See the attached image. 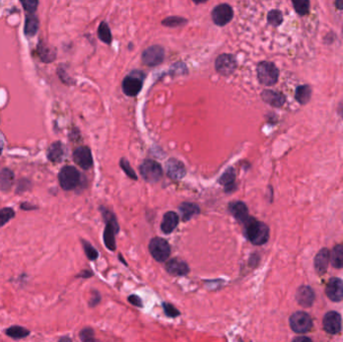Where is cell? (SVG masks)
Wrapping results in <instances>:
<instances>
[{
  "mask_svg": "<svg viewBox=\"0 0 343 342\" xmlns=\"http://www.w3.org/2000/svg\"><path fill=\"white\" fill-rule=\"evenodd\" d=\"M245 235L254 245H263L269 240V228L266 224L255 220L252 217L244 223Z\"/></svg>",
  "mask_w": 343,
  "mask_h": 342,
  "instance_id": "6da1fadb",
  "label": "cell"
},
{
  "mask_svg": "<svg viewBox=\"0 0 343 342\" xmlns=\"http://www.w3.org/2000/svg\"><path fill=\"white\" fill-rule=\"evenodd\" d=\"M257 76L259 82L262 85L271 87L277 83L279 72L274 64L269 62H262L257 67Z\"/></svg>",
  "mask_w": 343,
  "mask_h": 342,
  "instance_id": "7a4b0ae2",
  "label": "cell"
},
{
  "mask_svg": "<svg viewBox=\"0 0 343 342\" xmlns=\"http://www.w3.org/2000/svg\"><path fill=\"white\" fill-rule=\"evenodd\" d=\"M104 218L106 220V229L104 232V242L106 247L111 251L116 250L115 235L119 232V224L116 217L109 211L104 212Z\"/></svg>",
  "mask_w": 343,
  "mask_h": 342,
  "instance_id": "3957f363",
  "label": "cell"
},
{
  "mask_svg": "<svg viewBox=\"0 0 343 342\" xmlns=\"http://www.w3.org/2000/svg\"><path fill=\"white\" fill-rule=\"evenodd\" d=\"M59 180L64 190L71 191L79 186L81 181V175L75 167L67 166L61 170Z\"/></svg>",
  "mask_w": 343,
  "mask_h": 342,
  "instance_id": "277c9868",
  "label": "cell"
},
{
  "mask_svg": "<svg viewBox=\"0 0 343 342\" xmlns=\"http://www.w3.org/2000/svg\"><path fill=\"white\" fill-rule=\"evenodd\" d=\"M149 250L155 260L158 262H165L171 254V247L169 243L163 238H154L149 244Z\"/></svg>",
  "mask_w": 343,
  "mask_h": 342,
  "instance_id": "5b68a950",
  "label": "cell"
},
{
  "mask_svg": "<svg viewBox=\"0 0 343 342\" xmlns=\"http://www.w3.org/2000/svg\"><path fill=\"white\" fill-rule=\"evenodd\" d=\"M142 177L150 183H157L163 177V169L159 163L153 160H146L140 167Z\"/></svg>",
  "mask_w": 343,
  "mask_h": 342,
  "instance_id": "8992f818",
  "label": "cell"
},
{
  "mask_svg": "<svg viewBox=\"0 0 343 342\" xmlns=\"http://www.w3.org/2000/svg\"><path fill=\"white\" fill-rule=\"evenodd\" d=\"M143 79L144 75L142 73H131L123 81V92L129 97L137 96L143 88Z\"/></svg>",
  "mask_w": 343,
  "mask_h": 342,
  "instance_id": "52a82bcc",
  "label": "cell"
},
{
  "mask_svg": "<svg viewBox=\"0 0 343 342\" xmlns=\"http://www.w3.org/2000/svg\"><path fill=\"white\" fill-rule=\"evenodd\" d=\"M289 322L292 330L296 333H306L313 326V322L310 315L302 311L292 314Z\"/></svg>",
  "mask_w": 343,
  "mask_h": 342,
  "instance_id": "ba28073f",
  "label": "cell"
},
{
  "mask_svg": "<svg viewBox=\"0 0 343 342\" xmlns=\"http://www.w3.org/2000/svg\"><path fill=\"white\" fill-rule=\"evenodd\" d=\"M212 20L214 24L218 27H225L228 25L234 17L232 8L229 5L223 4L217 6L212 12Z\"/></svg>",
  "mask_w": 343,
  "mask_h": 342,
  "instance_id": "9c48e42d",
  "label": "cell"
},
{
  "mask_svg": "<svg viewBox=\"0 0 343 342\" xmlns=\"http://www.w3.org/2000/svg\"><path fill=\"white\" fill-rule=\"evenodd\" d=\"M165 51L160 46H153L147 49L142 56L143 63L148 67H157L161 65L164 61Z\"/></svg>",
  "mask_w": 343,
  "mask_h": 342,
  "instance_id": "30bf717a",
  "label": "cell"
},
{
  "mask_svg": "<svg viewBox=\"0 0 343 342\" xmlns=\"http://www.w3.org/2000/svg\"><path fill=\"white\" fill-rule=\"evenodd\" d=\"M215 68H216V71L220 75L227 77V76L232 75L235 72L237 68V63L234 56L224 54L217 58L216 63H215Z\"/></svg>",
  "mask_w": 343,
  "mask_h": 342,
  "instance_id": "8fae6325",
  "label": "cell"
},
{
  "mask_svg": "<svg viewBox=\"0 0 343 342\" xmlns=\"http://www.w3.org/2000/svg\"><path fill=\"white\" fill-rule=\"evenodd\" d=\"M342 326L341 316L335 311H330L325 314L323 318V328L329 334H337L340 332Z\"/></svg>",
  "mask_w": 343,
  "mask_h": 342,
  "instance_id": "7c38bea8",
  "label": "cell"
},
{
  "mask_svg": "<svg viewBox=\"0 0 343 342\" xmlns=\"http://www.w3.org/2000/svg\"><path fill=\"white\" fill-rule=\"evenodd\" d=\"M326 295L334 302L341 301L343 299V281L336 277L331 278L326 286Z\"/></svg>",
  "mask_w": 343,
  "mask_h": 342,
  "instance_id": "4fadbf2b",
  "label": "cell"
},
{
  "mask_svg": "<svg viewBox=\"0 0 343 342\" xmlns=\"http://www.w3.org/2000/svg\"><path fill=\"white\" fill-rule=\"evenodd\" d=\"M74 161L81 168L88 170L93 166L92 152L88 147H80L74 152Z\"/></svg>",
  "mask_w": 343,
  "mask_h": 342,
  "instance_id": "5bb4252c",
  "label": "cell"
},
{
  "mask_svg": "<svg viewBox=\"0 0 343 342\" xmlns=\"http://www.w3.org/2000/svg\"><path fill=\"white\" fill-rule=\"evenodd\" d=\"M167 174L173 180H181L186 175V168L182 162L171 159L167 163Z\"/></svg>",
  "mask_w": 343,
  "mask_h": 342,
  "instance_id": "9a60e30c",
  "label": "cell"
},
{
  "mask_svg": "<svg viewBox=\"0 0 343 342\" xmlns=\"http://www.w3.org/2000/svg\"><path fill=\"white\" fill-rule=\"evenodd\" d=\"M166 269L169 274L173 276H184L189 273L188 264L180 259H172L166 264Z\"/></svg>",
  "mask_w": 343,
  "mask_h": 342,
  "instance_id": "2e32d148",
  "label": "cell"
},
{
  "mask_svg": "<svg viewBox=\"0 0 343 342\" xmlns=\"http://www.w3.org/2000/svg\"><path fill=\"white\" fill-rule=\"evenodd\" d=\"M229 210L231 214L234 216V218L242 224H244L250 217L248 214V208L246 204L243 202L238 201L231 203L229 205Z\"/></svg>",
  "mask_w": 343,
  "mask_h": 342,
  "instance_id": "e0dca14e",
  "label": "cell"
},
{
  "mask_svg": "<svg viewBox=\"0 0 343 342\" xmlns=\"http://www.w3.org/2000/svg\"><path fill=\"white\" fill-rule=\"evenodd\" d=\"M37 52L39 59L45 64L53 63L57 58V51L50 46L46 45L44 42H41L37 47Z\"/></svg>",
  "mask_w": 343,
  "mask_h": 342,
  "instance_id": "ac0fdd59",
  "label": "cell"
},
{
  "mask_svg": "<svg viewBox=\"0 0 343 342\" xmlns=\"http://www.w3.org/2000/svg\"><path fill=\"white\" fill-rule=\"evenodd\" d=\"M40 30V20L36 14H27L25 23V35L29 38L37 36Z\"/></svg>",
  "mask_w": 343,
  "mask_h": 342,
  "instance_id": "d6986e66",
  "label": "cell"
},
{
  "mask_svg": "<svg viewBox=\"0 0 343 342\" xmlns=\"http://www.w3.org/2000/svg\"><path fill=\"white\" fill-rule=\"evenodd\" d=\"M330 262V253L327 249H322L315 257V269L318 274H324Z\"/></svg>",
  "mask_w": 343,
  "mask_h": 342,
  "instance_id": "ffe728a7",
  "label": "cell"
},
{
  "mask_svg": "<svg viewBox=\"0 0 343 342\" xmlns=\"http://www.w3.org/2000/svg\"><path fill=\"white\" fill-rule=\"evenodd\" d=\"M296 298L298 303L303 307H309L314 301L313 290L308 286H302L298 289Z\"/></svg>",
  "mask_w": 343,
  "mask_h": 342,
  "instance_id": "44dd1931",
  "label": "cell"
},
{
  "mask_svg": "<svg viewBox=\"0 0 343 342\" xmlns=\"http://www.w3.org/2000/svg\"><path fill=\"white\" fill-rule=\"evenodd\" d=\"M178 224L179 216L175 212H167L163 218L161 228L165 234H170L176 229Z\"/></svg>",
  "mask_w": 343,
  "mask_h": 342,
  "instance_id": "7402d4cb",
  "label": "cell"
},
{
  "mask_svg": "<svg viewBox=\"0 0 343 342\" xmlns=\"http://www.w3.org/2000/svg\"><path fill=\"white\" fill-rule=\"evenodd\" d=\"M262 99L265 103L275 108H280L285 103V97L282 94L273 91H264L262 93Z\"/></svg>",
  "mask_w": 343,
  "mask_h": 342,
  "instance_id": "603a6c76",
  "label": "cell"
},
{
  "mask_svg": "<svg viewBox=\"0 0 343 342\" xmlns=\"http://www.w3.org/2000/svg\"><path fill=\"white\" fill-rule=\"evenodd\" d=\"M180 212L182 214V219L183 221H188L192 217L198 215L200 213V208L196 204L193 203H183L180 206Z\"/></svg>",
  "mask_w": 343,
  "mask_h": 342,
  "instance_id": "cb8c5ba5",
  "label": "cell"
},
{
  "mask_svg": "<svg viewBox=\"0 0 343 342\" xmlns=\"http://www.w3.org/2000/svg\"><path fill=\"white\" fill-rule=\"evenodd\" d=\"M65 155V148L61 142L53 144L49 150V159L54 163H59L63 160Z\"/></svg>",
  "mask_w": 343,
  "mask_h": 342,
  "instance_id": "d4e9b609",
  "label": "cell"
},
{
  "mask_svg": "<svg viewBox=\"0 0 343 342\" xmlns=\"http://www.w3.org/2000/svg\"><path fill=\"white\" fill-rule=\"evenodd\" d=\"M235 180H236V174L234 172V169L230 168L223 174V176L219 180V183L225 187L226 191H232L236 188Z\"/></svg>",
  "mask_w": 343,
  "mask_h": 342,
  "instance_id": "484cf974",
  "label": "cell"
},
{
  "mask_svg": "<svg viewBox=\"0 0 343 342\" xmlns=\"http://www.w3.org/2000/svg\"><path fill=\"white\" fill-rule=\"evenodd\" d=\"M311 93H312V91H311L309 86H300L296 89L295 99L299 104L305 105L309 102V100L311 98Z\"/></svg>",
  "mask_w": 343,
  "mask_h": 342,
  "instance_id": "4316f807",
  "label": "cell"
},
{
  "mask_svg": "<svg viewBox=\"0 0 343 342\" xmlns=\"http://www.w3.org/2000/svg\"><path fill=\"white\" fill-rule=\"evenodd\" d=\"M330 261L336 268L343 267V245H337L330 254Z\"/></svg>",
  "mask_w": 343,
  "mask_h": 342,
  "instance_id": "83f0119b",
  "label": "cell"
},
{
  "mask_svg": "<svg viewBox=\"0 0 343 342\" xmlns=\"http://www.w3.org/2000/svg\"><path fill=\"white\" fill-rule=\"evenodd\" d=\"M14 173L11 170L5 169L0 173V189L9 190L14 183Z\"/></svg>",
  "mask_w": 343,
  "mask_h": 342,
  "instance_id": "f1b7e54d",
  "label": "cell"
},
{
  "mask_svg": "<svg viewBox=\"0 0 343 342\" xmlns=\"http://www.w3.org/2000/svg\"><path fill=\"white\" fill-rule=\"evenodd\" d=\"M98 36L103 43L108 44V45H110L112 43V33H111V30H110L108 24H106V23L101 24V26L99 27V30H98Z\"/></svg>",
  "mask_w": 343,
  "mask_h": 342,
  "instance_id": "f546056e",
  "label": "cell"
},
{
  "mask_svg": "<svg viewBox=\"0 0 343 342\" xmlns=\"http://www.w3.org/2000/svg\"><path fill=\"white\" fill-rule=\"evenodd\" d=\"M295 12L299 16H305L308 14L310 9L309 0H292Z\"/></svg>",
  "mask_w": 343,
  "mask_h": 342,
  "instance_id": "4dcf8cb0",
  "label": "cell"
},
{
  "mask_svg": "<svg viewBox=\"0 0 343 342\" xmlns=\"http://www.w3.org/2000/svg\"><path fill=\"white\" fill-rule=\"evenodd\" d=\"M30 334V331L24 327L21 326H13L7 330V335L19 339V338H24Z\"/></svg>",
  "mask_w": 343,
  "mask_h": 342,
  "instance_id": "1f68e13d",
  "label": "cell"
},
{
  "mask_svg": "<svg viewBox=\"0 0 343 342\" xmlns=\"http://www.w3.org/2000/svg\"><path fill=\"white\" fill-rule=\"evenodd\" d=\"M267 21L269 25L273 27H278L283 22V16L279 11H271L267 16Z\"/></svg>",
  "mask_w": 343,
  "mask_h": 342,
  "instance_id": "d6a6232c",
  "label": "cell"
},
{
  "mask_svg": "<svg viewBox=\"0 0 343 342\" xmlns=\"http://www.w3.org/2000/svg\"><path fill=\"white\" fill-rule=\"evenodd\" d=\"M162 24L168 28H178V27H182V26L186 25L187 20H185L183 18H179V17H170V18L166 19L165 21H163Z\"/></svg>",
  "mask_w": 343,
  "mask_h": 342,
  "instance_id": "836d02e7",
  "label": "cell"
},
{
  "mask_svg": "<svg viewBox=\"0 0 343 342\" xmlns=\"http://www.w3.org/2000/svg\"><path fill=\"white\" fill-rule=\"evenodd\" d=\"M27 14H36L40 5V0H20Z\"/></svg>",
  "mask_w": 343,
  "mask_h": 342,
  "instance_id": "e575fe53",
  "label": "cell"
},
{
  "mask_svg": "<svg viewBox=\"0 0 343 342\" xmlns=\"http://www.w3.org/2000/svg\"><path fill=\"white\" fill-rule=\"evenodd\" d=\"M15 212L11 208H6L0 210V227L5 226L9 221H11L15 217Z\"/></svg>",
  "mask_w": 343,
  "mask_h": 342,
  "instance_id": "d590c367",
  "label": "cell"
},
{
  "mask_svg": "<svg viewBox=\"0 0 343 342\" xmlns=\"http://www.w3.org/2000/svg\"><path fill=\"white\" fill-rule=\"evenodd\" d=\"M83 245H84V249H85V252L88 256V258L90 260H96L98 257H99V253L98 251L88 242L86 241H83Z\"/></svg>",
  "mask_w": 343,
  "mask_h": 342,
  "instance_id": "8d00e7d4",
  "label": "cell"
},
{
  "mask_svg": "<svg viewBox=\"0 0 343 342\" xmlns=\"http://www.w3.org/2000/svg\"><path fill=\"white\" fill-rule=\"evenodd\" d=\"M121 167L122 169L125 171V173L131 178V179H134V180H137L138 177L135 173V171L132 169V167L130 166V163L126 160V159H122L121 160Z\"/></svg>",
  "mask_w": 343,
  "mask_h": 342,
  "instance_id": "74e56055",
  "label": "cell"
},
{
  "mask_svg": "<svg viewBox=\"0 0 343 342\" xmlns=\"http://www.w3.org/2000/svg\"><path fill=\"white\" fill-rule=\"evenodd\" d=\"M163 307H164L165 313H166L169 317H177V316L180 315V312H179L172 304L164 303V304H163Z\"/></svg>",
  "mask_w": 343,
  "mask_h": 342,
  "instance_id": "f35d334b",
  "label": "cell"
},
{
  "mask_svg": "<svg viewBox=\"0 0 343 342\" xmlns=\"http://www.w3.org/2000/svg\"><path fill=\"white\" fill-rule=\"evenodd\" d=\"M81 338L84 341H93V340H95V338H94V331L91 328L84 329L81 332Z\"/></svg>",
  "mask_w": 343,
  "mask_h": 342,
  "instance_id": "ab89813d",
  "label": "cell"
},
{
  "mask_svg": "<svg viewBox=\"0 0 343 342\" xmlns=\"http://www.w3.org/2000/svg\"><path fill=\"white\" fill-rule=\"evenodd\" d=\"M129 301L130 303H132L133 305L135 306H138V307H142L143 306V303H142V299L137 296V295H132L129 297Z\"/></svg>",
  "mask_w": 343,
  "mask_h": 342,
  "instance_id": "60d3db41",
  "label": "cell"
},
{
  "mask_svg": "<svg viewBox=\"0 0 343 342\" xmlns=\"http://www.w3.org/2000/svg\"><path fill=\"white\" fill-rule=\"evenodd\" d=\"M335 7L339 11L343 10V0H336V2H335Z\"/></svg>",
  "mask_w": 343,
  "mask_h": 342,
  "instance_id": "b9f144b4",
  "label": "cell"
},
{
  "mask_svg": "<svg viewBox=\"0 0 343 342\" xmlns=\"http://www.w3.org/2000/svg\"><path fill=\"white\" fill-rule=\"evenodd\" d=\"M93 275V273H91V272H89V271H85V272H83L82 274H81V276H83L84 278H88V277H90V276H92Z\"/></svg>",
  "mask_w": 343,
  "mask_h": 342,
  "instance_id": "7bdbcfd3",
  "label": "cell"
},
{
  "mask_svg": "<svg viewBox=\"0 0 343 342\" xmlns=\"http://www.w3.org/2000/svg\"><path fill=\"white\" fill-rule=\"evenodd\" d=\"M193 2L196 4V5H200V4H204V3H207L208 0H193Z\"/></svg>",
  "mask_w": 343,
  "mask_h": 342,
  "instance_id": "ee69618b",
  "label": "cell"
},
{
  "mask_svg": "<svg viewBox=\"0 0 343 342\" xmlns=\"http://www.w3.org/2000/svg\"><path fill=\"white\" fill-rule=\"evenodd\" d=\"M294 340H295V341H298V340H308V341H309L310 339H309V338H306V337H301V338H295Z\"/></svg>",
  "mask_w": 343,
  "mask_h": 342,
  "instance_id": "f6af8a7d",
  "label": "cell"
},
{
  "mask_svg": "<svg viewBox=\"0 0 343 342\" xmlns=\"http://www.w3.org/2000/svg\"><path fill=\"white\" fill-rule=\"evenodd\" d=\"M2 151H3V147H2V144H0V154H2Z\"/></svg>",
  "mask_w": 343,
  "mask_h": 342,
  "instance_id": "bcb514c9",
  "label": "cell"
}]
</instances>
